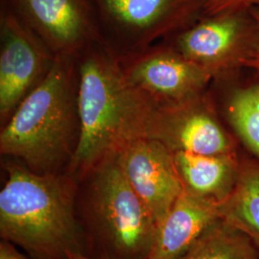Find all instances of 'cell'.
Here are the masks:
<instances>
[{"mask_svg":"<svg viewBox=\"0 0 259 259\" xmlns=\"http://www.w3.org/2000/svg\"><path fill=\"white\" fill-rule=\"evenodd\" d=\"M207 0H93L97 15L133 41L174 36L204 15Z\"/></svg>","mask_w":259,"mask_h":259,"instance_id":"ba28073f","label":"cell"},{"mask_svg":"<svg viewBox=\"0 0 259 259\" xmlns=\"http://www.w3.org/2000/svg\"><path fill=\"white\" fill-rule=\"evenodd\" d=\"M0 259H27L21 254L15 246L8 241L2 240L0 243Z\"/></svg>","mask_w":259,"mask_h":259,"instance_id":"ac0fdd59","label":"cell"},{"mask_svg":"<svg viewBox=\"0 0 259 259\" xmlns=\"http://www.w3.org/2000/svg\"><path fill=\"white\" fill-rule=\"evenodd\" d=\"M90 175L89 217L112 259L147 258L157 223L130 184L117 154L106 157Z\"/></svg>","mask_w":259,"mask_h":259,"instance_id":"277c9868","label":"cell"},{"mask_svg":"<svg viewBox=\"0 0 259 259\" xmlns=\"http://www.w3.org/2000/svg\"><path fill=\"white\" fill-rule=\"evenodd\" d=\"M0 118L8 120L46 76L55 58L4 0L0 15Z\"/></svg>","mask_w":259,"mask_h":259,"instance_id":"8992f818","label":"cell"},{"mask_svg":"<svg viewBox=\"0 0 259 259\" xmlns=\"http://www.w3.org/2000/svg\"><path fill=\"white\" fill-rule=\"evenodd\" d=\"M143 139H155L175 152L238 156L234 138L218 119L204 94L174 105H157Z\"/></svg>","mask_w":259,"mask_h":259,"instance_id":"52a82bcc","label":"cell"},{"mask_svg":"<svg viewBox=\"0 0 259 259\" xmlns=\"http://www.w3.org/2000/svg\"><path fill=\"white\" fill-rule=\"evenodd\" d=\"M67 258L68 259H95L92 258L90 256H88L85 253L83 252H69L67 254ZM147 259V258H145Z\"/></svg>","mask_w":259,"mask_h":259,"instance_id":"ffe728a7","label":"cell"},{"mask_svg":"<svg viewBox=\"0 0 259 259\" xmlns=\"http://www.w3.org/2000/svg\"><path fill=\"white\" fill-rule=\"evenodd\" d=\"M173 37L177 51L213 78L251 68L259 54V23L250 9L204 15Z\"/></svg>","mask_w":259,"mask_h":259,"instance_id":"5b68a950","label":"cell"},{"mask_svg":"<svg viewBox=\"0 0 259 259\" xmlns=\"http://www.w3.org/2000/svg\"><path fill=\"white\" fill-rule=\"evenodd\" d=\"M78 79L80 133L68 174L81 181L126 143L145 137L157 104L130 83L121 65L102 51L83 58Z\"/></svg>","mask_w":259,"mask_h":259,"instance_id":"6da1fadb","label":"cell"},{"mask_svg":"<svg viewBox=\"0 0 259 259\" xmlns=\"http://www.w3.org/2000/svg\"><path fill=\"white\" fill-rule=\"evenodd\" d=\"M78 82L73 55H55L42 80L20 102L0 133V152L38 174L58 173L79 139Z\"/></svg>","mask_w":259,"mask_h":259,"instance_id":"3957f363","label":"cell"},{"mask_svg":"<svg viewBox=\"0 0 259 259\" xmlns=\"http://www.w3.org/2000/svg\"><path fill=\"white\" fill-rule=\"evenodd\" d=\"M55 55H73L93 37V0H5Z\"/></svg>","mask_w":259,"mask_h":259,"instance_id":"8fae6325","label":"cell"},{"mask_svg":"<svg viewBox=\"0 0 259 259\" xmlns=\"http://www.w3.org/2000/svg\"><path fill=\"white\" fill-rule=\"evenodd\" d=\"M121 67L130 83L161 106L203 96L213 79L212 75L174 47L158 48L134 57Z\"/></svg>","mask_w":259,"mask_h":259,"instance_id":"9c48e42d","label":"cell"},{"mask_svg":"<svg viewBox=\"0 0 259 259\" xmlns=\"http://www.w3.org/2000/svg\"><path fill=\"white\" fill-rule=\"evenodd\" d=\"M225 114L237 139L259 160V81L233 88Z\"/></svg>","mask_w":259,"mask_h":259,"instance_id":"9a60e30c","label":"cell"},{"mask_svg":"<svg viewBox=\"0 0 259 259\" xmlns=\"http://www.w3.org/2000/svg\"><path fill=\"white\" fill-rule=\"evenodd\" d=\"M220 202L184 189L157 227L147 259H179L211 226L220 220Z\"/></svg>","mask_w":259,"mask_h":259,"instance_id":"7c38bea8","label":"cell"},{"mask_svg":"<svg viewBox=\"0 0 259 259\" xmlns=\"http://www.w3.org/2000/svg\"><path fill=\"white\" fill-rule=\"evenodd\" d=\"M238 156H208L175 152L174 160L185 190L222 202L232 192L240 162Z\"/></svg>","mask_w":259,"mask_h":259,"instance_id":"4fadbf2b","label":"cell"},{"mask_svg":"<svg viewBox=\"0 0 259 259\" xmlns=\"http://www.w3.org/2000/svg\"><path fill=\"white\" fill-rule=\"evenodd\" d=\"M259 7V0H207L204 15H212L223 11L250 9Z\"/></svg>","mask_w":259,"mask_h":259,"instance_id":"e0dca14e","label":"cell"},{"mask_svg":"<svg viewBox=\"0 0 259 259\" xmlns=\"http://www.w3.org/2000/svg\"><path fill=\"white\" fill-rule=\"evenodd\" d=\"M116 154L130 184L158 227L185 189L174 153L155 139H137Z\"/></svg>","mask_w":259,"mask_h":259,"instance_id":"30bf717a","label":"cell"},{"mask_svg":"<svg viewBox=\"0 0 259 259\" xmlns=\"http://www.w3.org/2000/svg\"><path fill=\"white\" fill-rule=\"evenodd\" d=\"M179 259H259V250L243 233L218 220Z\"/></svg>","mask_w":259,"mask_h":259,"instance_id":"2e32d148","label":"cell"},{"mask_svg":"<svg viewBox=\"0 0 259 259\" xmlns=\"http://www.w3.org/2000/svg\"><path fill=\"white\" fill-rule=\"evenodd\" d=\"M0 192V235L36 259H68L83 252L76 213V184L67 174H38L14 162Z\"/></svg>","mask_w":259,"mask_h":259,"instance_id":"7a4b0ae2","label":"cell"},{"mask_svg":"<svg viewBox=\"0 0 259 259\" xmlns=\"http://www.w3.org/2000/svg\"><path fill=\"white\" fill-rule=\"evenodd\" d=\"M220 220L243 233L259 250V160L241 155L230 195L219 204Z\"/></svg>","mask_w":259,"mask_h":259,"instance_id":"5bb4252c","label":"cell"},{"mask_svg":"<svg viewBox=\"0 0 259 259\" xmlns=\"http://www.w3.org/2000/svg\"><path fill=\"white\" fill-rule=\"evenodd\" d=\"M250 11L252 13V15L254 16V18L257 20V22L259 23V7H253V8H250ZM250 69H253L257 74L259 75V54L256 58V60L254 61L253 65L251 66Z\"/></svg>","mask_w":259,"mask_h":259,"instance_id":"d6986e66","label":"cell"}]
</instances>
